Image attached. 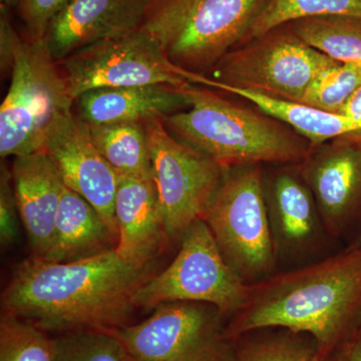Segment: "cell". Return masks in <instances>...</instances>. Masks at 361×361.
<instances>
[{
  "instance_id": "10",
  "label": "cell",
  "mask_w": 361,
  "mask_h": 361,
  "mask_svg": "<svg viewBox=\"0 0 361 361\" xmlns=\"http://www.w3.org/2000/svg\"><path fill=\"white\" fill-rule=\"evenodd\" d=\"M145 127L166 234L168 240H180L205 213L227 167L175 137L161 118Z\"/></svg>"
},
{
  "instance_id": "22",
  "label": "cell",
  "mask_w": 361,
  "mask_h": 361,
  "mask_svg": "<svg viewBox=\"0 0 361 361\" xmlns=\"http://www.w3.org/2000/svg\"><path fill=\"white\" fill-rule=\"evenodd\" d=\"M330 16L361 18V0H270L244 44L292 21Z\"/></svg>"
},
{
  "instance_id": "3",
  "label": "cell",
  "mask_w": 361,
  "mask_h": 361,
  "mask_svg": "<svg viewBox=\"0 0 361 361\" xmlns=\"http://www.w3.org/2000/svg\"><path fill=\"white\" fill-rule=\"evenodd\" d=\"M190 106L161 118L169 132L225 167L263 163L299 165L311 142L265 111L230 101L210 89L183 87Z\"/></svg>"
},
{
  "instance_id": "28",
  "label": "cell",
  "mask_w": 361,
  "mask_h": 361,
  "mask_svg": "<svg viewBox=\"0 0 361 361\" xmlns=\"http://www.w3.org/2000/svg\"><path fill=\"white\" fill-rule=\"evenodd\" d=\"M18 209L13 184L11 172L1 165L0 176V240L2 246L11 245L18 236Z\"/></svg>"
},
{
  "instance_id": "8",
  "label": "cell",
  "mask_w": 361,
  "mask_h": 361,
  "mask_svg": "<svg viewBox=\"0 0 361 361\" xmlns=\"http://www.w3.org/2000/svg\"><path fill=\"white\" fill-rule=\"evenodd\" d=\"M249 284L226 262L205 221H194L180 239L174 261L152 275L135 294L137 308L161 304L198 302L215 306L225 318L245 303Z\"/></svg>"
},
{
  "instance_id": "26",
  "label": "cell",
  "mask_w": 361,
  "mask_h": 361,
  "mask_svg": "<svg viewBox=\"0 0 361 361\" xmlns=\"http://www.w3.org/2000/svg\"><path fill=\"white\" fill-rule=\"evenodd\" d=\"M237 361H324L316 348L293 338L263 339L237 346Z\"/></svg>"
},
{
  "instance_id": "25",
  "label": "cell",
  "mask_w": 361,
  "mask_h": 361,
  "mask_svg": "<svg viewBox=\"0 0 361 361\" xmlns=\"http://www.w3.org/2000/svg\"><path fill=\"white\" fill-rule=\"evenodd\" d=\"M360 85L361 66L339 63L316 78L299 104L315 110L339 114Z\"/></svg>"
},
{
  "instance_id": "19",
  "label": "cell",
  "mask_w": 361,
  "mask_h": 361,
  "mask_svg": "<svg viewBox=\"0 0 361 361\" xmlns=\"http://www.w3.org/2000/svg\"><path fill=\"white\" fill-rule=\"evenodd\" d=\"M118 237L94 206L65 186L51 248L44 260L68 263L115 249Z\"/></svg>"
},
{
  "instance_id": "32",
  "label": "cell",
  "mask_w": 361,
  "mask_h": 361,
  "mask_svg": "<svg viewBox=\"0 0 361 361\" xmlns=\"http://www.w3.org/2000/svg\"><path fill=\"white\" fill-rule=\"evenodd\" d=\"M357 244H360V245L361 246V235L360 237V240H358Z\"/></svg>"
},
{
  "instance_id": "4",
  "label": "cell",
  "mask_w": 361,
  "mask_h": 361,
  "mask_svg": "<svg viewBox=\"0 0 361 361\" xmlns=\"http://www.w3.org/2000/svg\"><path fill=\"white\" fill-rule=\"evenodd\" d=\"M9 11L0 6L1 66L11 68V85L0 106L2 159L42 151L49 126L75 103L44 39H23Z\"/></svg>"
},
{
  "instance_id": "30",
  "label": "cell",
  "mask_w": 361,
  "mask_h": 361,
  "mask_svg": "<svg viewBox=\"0 0 361 361\" xmlns=\"http://www.w3.org/2000/svg\"><path fill=\"white\" fill-rule=\"evenodd\" d=\"M338 115L348 116L355 120H361V85L349 97Z\"/></svg>"
},
{
  "instance_id": "7",
  "label": "cell",
  "mask_w": 361,
  "mask_h": 361,
  "mask_svg": "<svg viewBox=\"0 0 361 361\" xmlns=\"http://www.w3.org/2000/svg\"><path fill=\"white\" fill-rule=\"evenodd\" d=\"M338 63L283 25L228 52L207 77L227 87L299 104L316 78Z\"/></svg>"
},
{
  "instance_id": "11",
  "label": "cell",
  "mask_w": 361,
  "mask_h": 361,
  "mask_svg": "<svg viewBox=\"0 0 361 361\" xmlns=\"http://www.w3.org/2000/svg\"><path fill=\"white\" fill-rule=\"evenodd\" d=\"M71 97L104 87L168 85L185 87L187 71L173 65L158 42L141 30L87 45L61 61Z\"/></svg>"
},
{
  "instance_id": "21",
  "label": "cell",
  "mask_w": 361,
  "mask_h": 361,
  "mask_svg": "<svg viewBox=\"0 0 361 361\" xmlns=\"http://www.w3.org/2000/svg\"><path fill=\"white\" fill-rule=\"evenodd\" d=\"M310 47L342 63L361 66V18L319 16L287 23Z\"/></svg>"
},
{
  "instance_id": "9",
  "label": "cell",
  "mask_w": 361,
  "mask_h": 361,
  "mask_svg": "<svg viewBox=\"0 0 361 361\" xmlns=\"http://www.w3.org/2000/svg\"><path fill=\"white\" fill-rule=\"evenodd\" d=\"M147 319L113 330L132 361H237L225 316L215 306L170 302Z\"/></svg>"
},
{
  "instance_id": "31",
  "label": "cell",
  "mask_w": 361,
  "mask_h": 361,
  "mask_svg": "<svg viewBox=\"0 0 361 361\" xmlns=\"http://www.w3.org/2000/svg\"><path fill=\"white\" fill-rule=\"evenodd\" d=\"M1 6H6L9 9H18L23 0H0Z\"/></svg>"
},
{
  "instance_id": "2",
  "label": "cell",
  "mask_w": 361,
  "mask_h": 361,
  "mask_svg": "<svg viewBox=\"0 0 361 361\" xmlns=\"http://www.w3.org/2000/svg\"><path fill=\"white\" fill-rule=\"evenodd\" d=\"M361 326V246L249 284L227 332L233 339L265 329L308 334L325 360Z\"/></svg>"
},
{
  "instance_id": "1",
  "label": "cell",
  "mask_w": 361,
  "mask_h": 361,
  "mask_svg": "<svg viewBox=\"0 0 361 361\" xmlns=\"http://www.w3.org/2000/svg\"><path fill=\"white\" fill-rule=\"evenodd\" d=\"M152 275L149 266L130 264L116 248L68 263L32 256L2 291L1 310L47 332L113 331L128 325L135 292Z\"/></svg>"
},
{
  "instance_id": "18",
  "label": "cell",
  "mask_w": 361,
  "mask_h": 361,
  "mask_svg": "<svg viewBox=\"0 0 361 361\" xmlns=\"http://www.w3.org/2000/svg\"><path fill=\"white\" fill-rule=\"evenodd\" d=\"M77 101L78 116L90 123H146L190 106L183 87L168 85L92 90Z\"/></svg>"
},
{
  "instance_id": "16",
  "label": "cell",
  "mask_w": 361,
  "mask_h": 361,
  "mask_svg": "<svg viewBox=\"0 0 361 361\" xmlns=\"http://www.w3.org/2000/svg\"><path fill=\"white\" fill-rule=\"evenodd\" d=\"M115 220L118 255L139 267L151 266L168 239L154 180L118 178Z\"/></svg>"
},
{
  "instance_id": "6",
  "label": "cell",
  "mask_w": 361,
  "mask_h": 361,
  "mask_svg": "<svg viewBox=\"0 0 361 361\" xmlns=\"http://www.w3.org/2000/svg\"><path fill=\"white\" fill-rule=\"evenodd\" d=\"M228 265L247 284L270 276L276 251L268 219L261 165L226 168L201 218Z\"/></svg>"
},
{
  "instance_id": "13",
  "label": "cell",
  "mask_w": 361,
  "mask_h": 361,
  "mask_svg": "<svg viewBox=\"0 0 361 361\" xmlns=\"http://www.w3.org/2000/svg\"><path fill=\"white\" fill-rule=\"evenodd\" d=\"M297 166L314 197L325 229L341 234L361 211V132L316 147Z\"/></svg>"
},
{
  "instance_id": "14",
  "label": "cell",
  "mask_w": 361,
  "mask_h": 361,
  "mask_svg": "<svg viewBox=\"0 0 361 361\" xmlns=\"http://www.w3.org/2000/svg\"><path fill=\"white\" fill-rule=\"evenodd\" d=\"M148 0H71L54 18L44 42L61 63L73 52L141 30Z\"/></svg>"
},
{
  "instance_id": "24",
  "label": "cell",
  "mask_w": 361,
  "mask_h": 361,
  "mask_svg": "<svg viewBox=\"0 0 361 361\" xmlns=\"http://www.w3.org/2000/svg\"><path fill=\"white\" fill-rule=\"evenodd\" d=\"M54 361H132L113 331L78 330L54 337Z\"/></svg>"
},
{
  "instance_id": "27",
  "label": "cell",
  "mask_w": 361,
  "mask_h": 361,
  "mask_svg": "<svg viewBox=\"0 0 361 361\" xmlns=\"http://www.w3.org/2000/svg\"><path fill=\"white\" fill-rule=\"evenodd\" d=\"M71 0H23L18 8L27 39H44L54 18Z\"/></svg>"
},
{
  "instance_id": "29",
  "label": "cell",
  "mask_w": 361,
  "mask_h": 361,
  "mask_svg": "<svg viewBox=\"0 0 361 361\" xmlns=\"http://www.w3.org/2000/svg\"><path fill=\"white\" fill-rule=\"evenodd\" d=\"M324 361H361V326L330 353Z\"/></svg>"
},
{
  "instance_id": "20",
  "label": "cell",
  "mask_w": 361,
  "mask_h": 361,
  "mask_svg": "<svg viewBox=\"0 0 361 361\" xmlns=\"http://www.w3.org/2000/svg\"><path fill=\"white\" fill-rule=\"evenodd\" d=\"M90 139L120 178L154 180L145 123H87Z\"/></svg>"
},
{
  "instance_id": "5",
  "label": "cell",
  "mask_w": 361,
  "mask_h": 361,
  "mask_svg": "<svg viewBox=\"0 0 361 361\" xmlns=\"http://www.w3.org/2000/svg\"><path fill=\"white\" fill-rule=\"evenodd\" d=\"M270 0H148L142 30L169 61L207 75L245 42Z\"/></svg>"
},
{
  "instance_id": "12",
  "label": "cell",
  "mask_w": 361,
  "mask_h": 361,
  "mask_svg": "<svg viewBox=\"0 0 361 361\" xmlns=\"http://www.w3.org/2000/svg\"><path fill=\"white\" fill-rule=\"evenodd\" d=\"M42 151L51 158L65 186L94 206L118 237L115 197L120 177L94 146L87 123L71 111L56 116Z\"/></svg>"
},
{
  "instance_id": "23",
  "label": "cell",
  "mask_w": 361,
  "mask_h": 361,
  "mask_svg": "<svg viewBox=\"0 0 361 361\" xmlns=\"http://www.w3.org/2000/svg\"><path fill=\"white\" fill-rule=\"evenodd\" d=\"M0 361H54V338L33 323L1 312Z\"/></svg>"
},
{
  "instance_id": "17",
  "label": "cell",
  "mask_w": 361,
  "mask_h": 361,
  "mask_svg": "<svg viewBox=\"0 0 361 361\" xmlns=\"http://www.w3.org/2000/svg\"><path fill=\"white\" fill-rule=\"evenodd\" d=\"M264 192L276 255L310 247L323 223L314 197L299 173L281 170L264 175Z\"/></svg>"
},
{
  "instance_id": "15",
  "label": "cell",
  "mask_w": 361,
  "mask_h": 361,
  "mask_svg": "<svg viewBox=\"0 0 361 361\" xmlns=\"http://www.w3.org/2000/svg\"><path fill=\"white\" fill-rule=\"evenodd\" d=\"M11 177L16 205L33 257L51 248L65 184L44 151L13 158Z\"/></svg>"
}]
</instances>
